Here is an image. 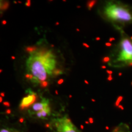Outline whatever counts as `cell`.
<instances>
[{
  "label": "cell",
  "instance_id": "1",
  "mask_svg": "<svg viewBox=\"0 0 132 132\" xmlns=\"http://www.w3.org/2000/svg\"><path fill=\"white\" fill-rule=\"evenodd\" d=\"M56 65V56L50 50H36L30 53L26 60L28 70L33 76L31 81L36 84L45 81L53 75Z\"/></svg>",
  "mask_w": 132,
  "mask_h": 132
},
{
  "label": "cell",
  "instance_id": "2",
  "mask_svg": "<svg viewBox=\"0 0 132 132\" xmlns=\"http://www.w3.org/2000/svg\"><path fill=\"white\" fill-rule=\"evenodd\" d=\"M105 15L113 21L129 22L132 21V14L128 9L119 4L109 3L105 7Z\"/></svg>",
  "mask_w": 132,
  "mask_h": 132
},
{
  "label": "cell",
  "instance_id": "3",
  "mask_svg": "<svg viewBox=\"0 0 132 132\" xmlns=\"http://www.w3.org/2000/svg\"><path fill=\"white\" fill-rule=\"evenodd\" d=\"M120 52L118 61L132 62V42L127 37H123L120 42Z\"/></svg>",
  "mask_w": 132,
  "mask_h": 132
},
{
  "label": "cell",
  "instance_id": "4",
  "mask_svg": "<svg viewBox=\"0 0 132 132\" xmlns=\"http://www.w3.org/2000/svg\"><path fill=\"white\" fill-rule=\"evenodd\" d=\"M54 127L56 132H80L67 116L56 119Z\"/></svg>",
  "mask_w": 132,
  "mask_h": 132
},
{
  "label": "cell",
  "instance_id": "5",
  "mask_svg": "<svg viewBox=\"0 0 132 132\" xmlns=\"http://www.w3.org/2000/svg\"><path fill=\"white\" fill-rule=\"evenodd\" d=\"M36 100V94L34 92H31L26 97H24L21 100L20 107L21 109H24L30 106L34 103Z\"/></svg>",
  "mask_w": 132,
  "mask_h": 132
},
{
  "label": "cell",
  "instance_id": "6",
  "mask_svg": "<svg viewBox=\"0 0 132 132\" xmlns=\"http://www.w3.org/2000/svg\"><path fill=\"white\" fill-rule=\"evenodd\" d=\"M49 106V101L47 99L43 98V101L42 102H38V103H34L32 105V108H31V111L32 112L37 113L39 111H41L42 110H44Z\"/></svg>",
  "mask_w": 132,
  "mask_h": 132
},
{
  "label": "cell",
  "instance_id": "7",
  "mask_svg": "<svg viewBox=\"0 0 132 132\" xmlns=\"http://www.w3.org/2000/svg\"><path fill=\"white\" fill-rule=\"evenodd\" d=\"M51 114V108L48 106L44 110H42L41 111H39L36 113V116L39 119H45L48 116H50Z\"/></svg>",
  "mask_w": 132,
  "mask_h": 132
},
{
  "label": "cell",
  "instance_id": "8",
  "mask_svg": "<svg viewBox=\"0 0 132 132\" xmlns=\"http://www.w3.org/2000/svg\"><path fill=\"white\" fill-rule=\"evenodd\" d=\"M0 132H20L19 130L10 128H3L0 130Z\"/></svg>",
  "mask_w": 132,
  "mask_h": 132
},
{
  "label": "cell",
  "instance_id": "9",
  "mask_svg": "<svg viewBox=\"0 0 132 132\" xmlns=\"http://www.w3.org/2000/svg\"><path fill=\"white\" fill-rule=\"evenodd\" d=\"M96 1H94V0H92V1H89L88 3H87V6L88 7L89 10H91L92 8L94 7V6L96 4Z\"/></svg>",
  "mask_w": 132,
  "mask_h": 132
},
{
  "label": "cell",
  "instance_id": "10",
  "mask_svg": "<svg viewBox=\"0 0 132 132\" xmlns=\"http://www.w3.org/2000/svg\"><path fill=\"white\" fill-rule=\"evenodd\" d=\"M26 50L28 52H29V53H31L35 52V51L37 50V48L35 47H28L26 48Z\"/></svg>",
  "mask_w": 132,
  "mask_h": 132
},
{
  "label": "cell",
  "instance_id": "11",
  "mask_svg": "<svg viewBox=\"0 0 132 132\" xmlns=\"http://www.w3.org/2000/svg\"><path fill=\"white\" fill-rule=\"evenodd\" d=\"M122 99H123V97H122V96H121V95H120V96H119L118 99H117L116 102V103H115V105H116V106H119V105H120V103L122 102Z\"/></svg>",
  "mask_w": 132,
  "mask_h": 132
},
{
  "label": "cell",
  "instance_id": "12",
  "mask_svg": "<svg viewBox=\"0 0 132 132\" xmlns=\"http://www.w3.org/2000/svg\"><path fill=\"white\" fill-rule=\"evenodd\" d=\"M62 73H63V72H62V70H59V69H56V70H54V71L53 72V74H54V75H58Z\"/></svg>",
  "mask_w": 132,
  "mask_h": 132
},
{
  "label": "cell",
  "instance_id": "13",
  "mask_svg": "<svg viewBox=\"0 0 132 132\" xmlns=\"http://www.w3.org/2000/svg\"><path fill=\"white\" fill-rule=\"evenodd\" d=\"M110 61V57L108 56H105L102 59V62H108Z\"/></svg>",
  "mask_w": 132,
  "mask_h": 132
},
{
  "label": "cell",
  "instance_id": "14",
  "mask_svg": "<svg viewBox=\"0 0 132 132\" xmlns=\"http://www.w3.org/2000/svg\"><path fill=\"white\" fill-rule=\"evenodd\" d=\"M8 6H9V3H4V4L3 5V6H1V9L5 10V9H7Z\"/></svg>",
  "mask_w": 132,
  "mask_h": 132
},
{
  "label": "cell",
  "instance_id": "15",
  "mask_svg": "<svg viewBox=\"0 0 132 132\" xmlns=\"http://www.w3.org/2000/svg\"><path fill=\"white\" fill-rule=\"evenodd\" d=\"M47 85H48V82L47 81H44L43 82H42V83H41V86H42L44 87H47Z\"/></svg>",
  "mask_w": 132,
  "mask_h": 132
},
{
  "label": "cell",
  "instance_id": "16",
  "mask_svg": "<svg viewBox=\"0 0 132 132\" xmlns=\"http://www.w3.org/2000/svg\"><path fill=\"white\" fill-rule=\"evenodd\" d=\"M31 1H30V0H28V1H26V3H25L26 6H27V7H30L31 4Z\"/></svg>",
  "mask_w": 132,
  "mask_h": 132
},
{
  "label": "cell",
  "instance_id": "17",
  "mask_svg": "<svg viewBox=\"0 0 132 132\" xmlns=\"http://www.w3.org/2000/svg\"><path fill=\"white\" fill-rule=\"evenodd\" d=\"M3 105H4L5 106L9 107L10 105H11V104H10L9 102H3Z\"/></svg>",
  "mask_w": 132,
  "mask_h": 132
},
{
  "label": "cell",
  "instance_id": "18",
  "mask_svg": "<svg viewBox=\"0 0 132 132\" xmlns=\"http://www.w3.org/2000/svg\"><path fill=\"white\" fill-rule=\"evenodd\" d=\"M107 80H108V81H111L113 80V77H112V75H109Z\"/></svg>",
  "mask_w": 132,
  "mask_h": 132
},
{
  "label": "cell",
  "instance_id": "19",
  "mask_svg": "<svg viewBox=\"0 0 132 132\" xmlns=\"http://www.w3.org/2000/svg\"><path fill=\"white\" fill-rule=\"evenodd\" d=\"M63 82H64V79H60V80L57 81V84H58V85H61L62 83H63Z\"/></svg>",
  "mask_w": 132,
  "mask_h": 132
},
{
  "label": "cell",
  "instance_id": "20",
  "mask_svg": "<svg viewBox=\"0 0 132 132\" xmlns=\"http://www.w3.org/2000/svg\"><path fill=\"white\" fill-rule=\"evenodd\" d=\"M105 45H106V47H111V46H112V44L110 42H106L105 43Z\"/></svg>",
  "mask_w": 132,
  "mask_h": 132
},
{
  "label": "cell",
  "instance_id": "21",
  "mask_svg": "<svg viewBox=\"0 0 132 132\" xmlns=\"http://www.w3.org/2000/svg\"><path fill=\"white\" fill-rule=\"evenodd\" d=\"M89 122L90 123H94L93 118H89Z\"/></svg>",
  "mask_w": 132,
  "mask_h": 132
},
{
  "label": "cell",
  "instance_id": "22",
  "mask_svg": "<svg viewBox=\"0 0 132 132\" xmlns=\"http://www.w3.org/2000/svg\"><path fill=\"white\" fill-rule=\"evenodd\" d=\"M113 40H115V38L114 37H110V39H109V42L111 43V42H113Z\"/></svg>",
  "mask_w": 132,
  "mask_h": 132
},
{
  "label": "cell",
  "instance_id": "23",
  "mask_svg": "<svg viewBox=\"0 0 132 132\" xmlns=\"http://www.w3.org/2000/svg\"><path fill=\"white\" fill-rule=\"evenodd\" d=\"M106 72H107V73L109 74V75H112V73H113V71H111V70H106Z\"/></svg>",
  "mask_w": 132,
  "mask_h": 132
},
{
  "label": "cell",
  "instance_id": "24",
  "mask_svg": "<svg viewBox=\"0 0 132 132\" xmlns=\"http://www.w3.org/2000/svg\"><path fill=\"white\" fill-rule=\"evenodd\" d=\"M82 45H83V46H85V47H86V48H89L90 47L89 45H87V44H86V43H83V44H82Z\"/></svg>",
  "mask_w": 132,
  "mask_h": 132
},
{
  "label": "cell",
  "instance_id": "25",
  "mask_svg": "<svg viewBox=\"0 0 132 132\" xmlns=\"http://www.w3.org/2000/svg\"><path fill=\"white\" fill-rule=\"evenodd\" d=\"M30 75L31 74L30 73H28V74H26L25 75V77L26 78H29V77H30Z\"/></svg>",
  "mask_w": 132,
  "mask_h": 132
},
{
  "label": "cell",
  "instance_id": "26",
  "mask_svg": "<svg viewBox=\"0 0 132 132\" xmlns=\"http://www.w3.org/2000/svg\"><path fill=\"white\" fill-rule=\"evenodd\" d=\"M6 113L7 114H11V110L10 109H8V110H6Z\"/></svg>",
  "mask_w": 132,
  "mask_h": 132
},
{
  "label": "cell",
  "instance_id": "27",
  "mask_svg": "<svg viewBox=\"0 0 132 132\" xmlns=\"http://www.w3.org/2000/svg\"><path fill=\"white\" fill-rule=\"evenodd\" d=\"M24 121V119L23 118H20V123H23Z\"/></svg>",
  "mask_w": 132,
  "mask_h": 132
},
{
  "label": "cell",
  "instance_id": "28",
  "mask_svg": "<svg viewBox=\"0 0 132 132\" xmlns=\"http://www.w3.org/2000/svg\"><path fill=\"white\" fill-rule=\"evenodd\" d=\"M0 95H1V97H4L5 96V94H4V92H1V93L0 94Z\"/></svg>",
  "mask_w": 132,
  "mask_h": 132
},
{
  "label": "cell",
  "instance_id": "29",
  "mask_svg": "<svg viewBox=\"0 0 132 132\" xmlns=\"http://www.w3.org/2000/svg\"><path fill=\"white\" fill-rule=\"evenodd\" d=\"M2 24H7V21H6V20H3L2 21Z\"/></svg>",
  "mask_w": 132,
  "mask_h": 132
},
{
  "label": "cell",
  "instance_id": "30",
  "mask_svg": "<svg viewBox=\"0 0 132 132\" xmlns=\"http://www.w3.org/2000/svg\"><path fill=\"white\" fill-rule=\"evenodd\" d=\"M118 108H120V109H121L122 110H123V109H124V108H123V107L122 106V105H119V106H118Z\"/></svg>",
  "mask_w": 132,
  "mask_h": 132
},
{
  "label": "cell",
  "instance_id": "31",
  "mask_svg": "<svg viewBox=\"0 0 132 132\" xmlns=\"http://www.w3.org/2000/svg\"><path fill=\"white\" fill-rule=\"evenodd\" d=\"M114 132H125V131H120V130H118V129H116Z\"/></svg>",
  "mask_w": 132,
  "mask_h": 132
},
{
  "label": "cell",
  "instance_id": "32",
  "mask_svg": "<svg viewBox=\"0 0 132 132\" xmlns=\"http://www.w3.org/2000/svg\"><path fill=\"white\" fill-rule=\"evenodd\" d=\"M101 68L103 69H105L106 68V67L105 65H102V66H101Z\"/></svg>",
  "mask_w": 132,
  "mask_h": 132
},
{
  "label": "cell",
  "instance_id": "33",
  "mask_svg": "<svg viewBox=\"0 0 132 132\" xmlns=\"http://www.w3.org/2000/svg\"><path fill=\"white\" fill-rule=\"evenodd\" d=\"M95 40H100V37H97L96 38H95Z\"/></svg>",
  "mask_w": 132,
  "mask_h": 132
},
{
  "label": "cell",
  "instance_id": "34",
  "mask_svg": "<svg viewBox=\"0 0 132 132\" xmlns=\"http://www.w3.org/2000/svg\"><path fill=\"white\" fill-rule=\"evenodd\" d=\"M2 102H3V97H0V103H2Z\"/></svg>",
  "mask_w": 132,
  "mask_h": 132
},
{
  "label": "cell",
  "instance_id": "35",
  "mask_svg": "<svg viewBox=\"0 0 132 132\" xmlns=\"http://www.w3.org/2000/svg\"><path fill=\"white\" fill-rule=\"evenodd\" d=\"M85 81V83H86V84H87V85H89V82L87 81V80H85V81Z\"/></svg>",
  "mask_w": 132,
  "mask_h": 132
},
{
  "label": "cell",
  "instance_id": "36",
  "mask_svg": "<svg viewBox=\"0 0 132 132\" xmlns=\"http://www.w3.org/2000/svg\"><path fill=\"white\" fill-rule=\"evenodd\" d=\"M80 127H81V128L82 130H83L84 129V126L82 125H80Z\"/></svg>",
  "mask_w": 132,
  "mask_h": 132
},
{
  "label": "cell",
  "instance_id": "37",
  "mask_svg": "<svg viewBox=\"0 0 132 132\" xmlns=\"http://www.w3.org/2000/svg\"><path fill=\"white\" fill-rule=\"evenodd\" d=\"M128 65L129 66H132V62H130L128 63Z\"/></svg>",
  "mask_w": 132,
  "mask_h": 132
},
{
  "label": "cell",
  "instance_id": "38",
  "mask_svg": "<svg viewBox=\"0 0 132 132\" xmlns=\"http://www.w3.org/2000/svg\"><path fill=\"white\" fill-rule=\"evenodd\" d=\"M11 59H15V57L14 56H11Z\"/></svg>",
  "mask_w": 132,
  "mask_h": 132
},
{
  "label": "cell",
  "instance_id": "39",
  "mask_svg": "<svg viewBox=\"0 0 132 132\" xmlns=\"http://www.w3.org/2000/svg\"><path fill=\"white\" fill-rule=\"evenodd\" d=\"M118 75H119V77H120V76L122 75V73H119Z\"/></svg>",
  "mask_w": 132,
  "mask_h": 132
},
{
  "label": "cell",
  "instance_id": "40",
  "mask_svg": "<svg viewBox=\"0 0 132 132\" xmlns=\"http://www.w3.org/2000/svg\"><path fill=\"white\" fill-rule=\"evenodd\" d=\"M55 93L56 94V95H58V92H57V90H55Z\"/></svg>",
  "mask_w": 132,
  "mask_h": 132
},
{
  "label": "cell",
  "instance_id": "41",
  "mask_svg": "<svg viewBox=\"0 0 132 132\" xmlns=\"http://www.w3.org/2000/svg\"><path fill=\"white\" fill-rule=\"evenodd\" d=\"M45 127H50V125H49V124H46Z\"/></svg>",
  "mask_w": 132,
  "mask_h": 132
},
{
  "label": "cell",
  "instance_id": "42",
  "mask_svg": "<svg viewBox=\"0 0 132 132\" xmlns=\"http://www.w3.org/2000/svg\"><path fill=\"white\" fill-rule=\"evenodd\" d=\"M91 100H92V101L93 102H95V100H94V99H93V98H92Z\"/></svg>",
  "mask_w": 132,
  "mask_h": 132
},
{
  "label": "cell",
  "instance_id": "43",
  "mask_svg": "<svg viewBox=\"0 0 132 132\" xmlns=\"http://www.w3.org/2000/svg\"><path fill=\"white\" fill-rule=\"evenodd\" d=\"M59 24V22H56V23H55L56 25H58Z\"/></svg>",
  "mask_w": 132,
  "mask_h": 132
},
{
  "label": "cell",
  "instance_id": "44",
  "mask_svg": "<svg viewBox=\"0 0 132 132\" xmlns=\"http://www.w3.org/2000/svg\"><path fill=\"white\" fill-rule=\"evenodd\" d=\"M76 30H77V31H78V32H80V29H78V28H77V29H76Z\"/></svg>",
  "mask_w": 132,
  "mask_h": 132
},
{
  "label": "cell",
  "instance_id": "45",
  "mask_svg": "<svg viewBox=\"0 0 132 132\" xmlns=\"http://www.w3.org/2000/svg\"><path fill=\"white\" fill-rule=\"evenodd\" d=\"M72 95H69V98H72Z\"/></svg>",
  "mask_w": 132,
  "mask_h": 132
},
{
  "label": "cell",
  "instance_id": "46",
  "mask_svg": "<svg viewBox=\"0 0 132 132\" xmlns=\"http://www.w3.org/2000/svg\"><path fill=\"white\" fill-rule=\"evenodd\" d=\"M105 128H106V130H109V127H105Z\"/></svg>",
  "mask_w": 132,
  "mask_h": 132
},
{
  "label": "cell",
  "instance_id": "47",
  "mask_svg": "<svg viewBox=\"0 0 132 132\" xmlns=\"http://www.w3.org/2000/svg\"><path fill=\"white\" fill-rule=\"evenodd\" d=\"M85 123H87V124H88V123H89V122H87V121H85Z\"/></svg>",
  "mask_w": 132,
  "mask_h": 132
},
{
  "label": "cell",
  "instance_id": "48",
  "mask_svg": "<svg viewBox=\"0 0 132 132\" xmlns=\"http://www.w3.org/2000/svg\"><path fill=\"white\" fill-rule=\"evenodd\" d=\"M18 3H20V4H21V1H18Z\"/></svg>",
  "mask_w": 132,
  "mask_h": 132
},
{
  "label": "cell",
  "instance_id": "49",
  "mask_svg": "<svg viewBox=\"0 0 132 132\" xmlns=\"http://www.w3.org/2000/svg\"><path fill=\"white\" fill-rule=\"evenodd\" d=\"M14 3H15V4H16V3H17V2H16V1H14Z\"/></svg>",
  "mask_w": 132,
  "mask_h": 132
},
{
  "label": "cell",
  "instance_id": "50",
  "mask_svg": "<svg viewBox=\"0 0 132 132\" xmlns=\"http://www.w3.org/2000/svg\"><path fill=\"white\" fill-rule=\"evenodd\" d=\"M2 70H1H1H0V73H1V72H2Z\"/></svg>",
  "mask_w": 132,
  "mask_h": 132
},
{
  "label": "cell",
  "instance_id": "51",
  "mask_svg": "<svg viewBox=\"0 0 132 132\" xmlns=\"http://www.w3.org/2000/svg\"><path fill=\"white\" fill-rule=\"evenodd\" d=\"M77 7H78V8H80L81 7H80V6H77Z\"/></svg>",
  "mask_w": 132,
  "mask_h": 132
},
{
  "label": "cell",
  "instance_id": "52",
  "mask_svg": "<svg viewBox=\"0 0 132 132\" xmlns=\"http://www.w3.org/2000/svg\"><path fill=\"white\" fill-rule=\"evenodd\" d=\"M52 47H54V45H52Z\"/></svg>",
  "mask_w": 132,
  "mask_h": 132
},
{
  "label": "cell",
  "instance_id": "53",
  "mask_svg": "<svg viewBox=\"0 0 132 132\" xmlns=\"http://www.w3.org/2000/svg\"><path fill=\"white\" fill-rule=\"evenodd\" d=\"M130 39H131V40H132V36H131V37H130Z\"/></svg>",
  "mask_w": 132,
  "mask_h": 132
},
{
  "label": "cell",
  "instance_id": "54",
  "mask_svg": "<svg viewBox=\"0 0 132 132\" xmlns=\"http://www.w3.org/2000/svg\"><path fill=\"white\" fill-rule=\"evenodd\" d=\"M131 85H132V82H131Z\"/></svg>",
  "mask_w": 132,
  "mask_h": 132
}]
</instances>
